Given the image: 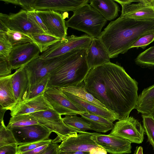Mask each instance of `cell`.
<instances>
[{
    "label": "cell",
    "instance_id": "obj_1",
    "mask_svg": "<svg viewBox=\"0 0 154 154\" xmlns=\"http://www.w3.org/2000/svg\"><path fill=\"white\" fill-rule=\"evenodd\" d=\"M83 82L86 90L118 116H129L135 109L138 83L123 67L110 62L90 69Z\"/></svg>",
    "mask_w": 154,
    "mask_h": 154
},
{
    "label": "cell",
    "instance_id": "obj_2",
    "mask_svg": "<svg viewBox=\"0 0 154 154\" xmlns=\"http://www.w3.org/2000/svg\"><path fill=\"white\" fill-rule=\"evenodd\" d=\"M154 32V21L138 20L120 16L111 21L99 38L110 58L126 53L139 38Z\"/></svg>",
    "mask_w": 154,
    "mask_h": 154
},
{
    "label": "cell",
    "instance_id": "obj_3",
    "mask_svg": "<svg viewBox=\"0 0 154 154\" xmlns=\"http://www.w3.org/2000/svg\"><path fill=\"white\" fill-rule=\"evenodd\" d=\"M86 50L75 49L68 52L64 62L50 75L48 87L62 88L82 82L90 70L86 60Z\"/></svg>",
    "mask_w": 154,
    "mask_h": 154
},
{
    "label": "cell",
    "instance_id": "obj_4",
    "mask_svg": "<svg viewBox=\"0 0 154 154\" xmlns=\"http://www.w3.org/2000/svg\"><path fill=\"white\" fill-rule=\"evenodd\" d=\"M107 20L90 4L84 5L75 11L66 21L67 27L85 33L93 38H99Z\"/></svg>",
    "mask_w": 154,
    "mask_h": 154
},
{
    "label": "cell",
    "instance_id": "obj_5",
    "mask_svg": "<svg viewBox=\"0 0 154 154\" xmlns=\"http://www.w3.org/2000/svg\"><path fill=\"white\" fill-rule=\"evenodd\" d=\"M30 114L36 118L39 124L57 134V137L52 140V143L62 142L71 135L82 132L66 125L64 122L61 116L52 109Z\"/></svg>",
    "mask_w": 154,
    "mask_h": 154
},
{
    "label": "cell",
    "instance_id": "obj_6",
    "mask_svg": "<svg viewBox=\"0 0 154 154\" xmlns=\"http://www.w3.org/2000/svg\"><path fill=\"white\" fill-rule=\"evenodd\" d=\"M8 28L27 35L45 33L29 17L27 11L22 9L9 15L0 13V32L5 33Z\"/></svg>",
    "mask_w": 154,
    "mask_h": 154
},
{
    "label": "cell",
    "instance_id": "obj_7",
    "mask_svg": "<svg viewBox=\"0 0 154 154\" xmlns=\"http://www.w3.org/2000/svg\"><path fill=\"white\" fill-rule=\"evenodd\" d=\"M44 95L52 109L61 116L88 113L84 107L69 99L60 88L48 86Z\"/></svg>",
    "mask_w": 154,
    "mask_h": 154
},
{
    "label": "cell",
    "instance_id": "obj_8",
    "mask_svg": "<svg viewBox=\"0 0 154 154\" xmlns=\"http://www.w3.org/2000/svg\"><path fill=\"white\" fill-rule=\"evenodd\" d=\"M92 39V37L86 34L80 36L74 35L66 36L50 46L39 57L47 59L58 57L75 49L87 50Z\"/></svg>",
    "mask_w": 154,
    "mask_h": 154
},
{
    "label": "cell",
    "instance_id": "obj_9",
    "mask_svg": "<svg viewBox=\"0 0 154 154\" xmlns=\"http://www.w3.org/2000/svg\"><path fill=\"white\" fill-rule=\"evenodd\" d=\"M68 53L56 57L42 59L38 57L25 66L29 80V86L40 81L50 75L61 65L66 59Z\"/></svg>",
    "mask_w": 154,
    "mask_h": 154
},
{
    "label": "cell",
    "instance_id": "obj_10",
    "mask_svg": "<svg viewBox=\"0 0 154 154\" xmlns=\"http://www.w3.org/2000/svg\"><path fill=\"white\" fill-rule=\"evenodd\" d=\"M122 7L120 16L154 21V0H114Z\"/></svg>",
    "mask_w": 154,
    "mask_h": 154
},
{
    "label": "cell",
    "instance_id": "obj_11",
    "mask_svg": "<svg viewBox=\"0 0 154 154\" xmlns=\"http://www.w3.org/2000/svg\"><path fill=\"white\" fill-rule=\"evenodd\" d=\"M112 130L109 134L123 138L131 143L140 144L143 141V126L133 117L129 116L119 120Z\"/></svg>",
    "mask_w": 154,
    "mask_h": 154
},
{
    "label": "cell",
    "instance_id": "obj_12",
    "mask_svg": "<svg viewBox=\"0 0 154 154\" xmlns=\"http://www.w3.org/2000/svg\"><path fill=\"white\" fill-rule=\"evenodd\" d=\"M40 51L34 42H29L13 47L8 59L12 70L25 66L38 57Z\"/></svg>",
    "mask_w": 154,
    "mask_h": 154
},
{
    "label": "cell",
    "instance_id": "obj_13",
    "mask_svg": "<svg viewBox=\"0 0 154 154\" xmlns=\"http://www.w3.org/2000/svg\"><path fill=\"white\" fill-rule=\"evenodd\" d=\"M18 145H25L49 138L52 131L39 124L9 129Z\"/></svg>",
    "mask_w": 154,
    "mask_h": 154
},
{
    "label": "cell",
    "instance_id": "obj_14",
    "mask_svg": "<svg viewBox=\"0 0 154 154\" xmlns=\"http://www.w3.org/2000/svg\"><path fill=\"white\" fill-rule=\"evenodd\" d=\"M97 133L82 132L71 135L59 145L58 152L81 151L89 152L92 148L100 147L91 139Z\"/></svg>",
    "mask_w": 154,
    "mask_h": 154
},
{
    "label": "cell",
    "instance_id": "obj_15",
    "mask_svg": "<svg viewBox=\"0 0 154 154\" xmlns=\"http://www.w3.org/2000/svg\"><path fill=\"white\" fill-rule=\"evenodd\" d=\"M92 139L100 147L111 154H123L131 152V143L123 138L97 133Z\"/></svg>",
    "mask_w": 154,
    "mask_h": 154
},
{
    "label": "cell",
    "instance_id": "obj_16",
    "mask_svg": "<svg viewBox=\"0 0 154 154\" xmlns=\"http://www.w3.org/2000/svg\"><path fill=\"white\" fill-rule=\"evenodd\" d=\"M51 35L61 39L67 35V27L63 15L52 10H36Z\"/></svg>",
    "mask_w": 154,
    "mask_h": 154
},
{
    "label": "cell",
    "instance_id": "obj_17",
    "mask_svg": "<svg viewBox=\"0 0 154 154\" xmlns=\"http://www.w3.org/2000/svg\"><path fill=\"white\" fill-rule=\"evenodd\" d=\"M90 0H35L33 8L36 10H52L57 12H74L88 4Z\"/></svg>",
    "mask_w": 154,
    "mask_h": 154
},
{
    "label": "cell",
    "instance_id": "obj_18",
    "mask_svg": "<svg viewBox=\"0 0 154 154\" xmlns=\"http://www.w3.org/2000/svg\"><path fill=\"white\" fill-rule=\"evenodd\" d=\"M109 54L101 40L93 38L86 50V60L90 69L110 62Z\"/></svg>",
    "mask_w": 154,
    "mask_h": 154
},
{
    "label": "cell",
    "instance_id": "obj_19",
    "mask_svg": "<svg viewBox=\"0 0 154 154\" xmlns=\"http://www.w3.org/2000/svg\"><path fill=\"white\" fill-rule=\"evenodd\" d=\"M52 109L44 94L17 103L10 111L11 116L30 114Z\"/></svg>",
    "mask_w": 154,
    "mask_h": 154
},
{
    "label": "cell",
    "instance_id": "obj_20",
    "mask_svg": "<svg viewBox=\"0 0 154 154\" xmlns=\"http://www.w3.org/2000/svg\"><path fill=\"white\" fill-rule=\"evenodd\" d=\"M12 74L0 78V107L11 111L17 103L12 87Z\"/></svg>",
    "mask_w": 154,
    "mask_h": 154
},
{
    "label": "cell",
    "instance_id": "obj_21",
    "mask_svg": "<svg viewBox=\"0 0 154 154\" xmlns=\"http://www.w3.org/2000/svg\"><path fill=\"white\" fill-rule=\"evenodd\" d=\"M25 66L18 69L12 74L11 78L13 91L17 103L23 100L29 86V80Z\"/></svg>",
    "mask_w": 154,
    "mask_h": 154
},
{
    "label": "cell",
    "instance_id": "obj_22",
    "mask_svg": "<svg viewBox=\"0 0 154 154\" xmlns=\"http://www.w3.org/2000/svg\"><path fill=\"white\" fill-rule=\"evenodd\" d=\"M135 109L138 113L154 116V85L143 90L138 96Z\"/></svg>",
    "mask_w": 154,
    "mask_h": 154
},
{
    "label": "cell",
    "instance_id": "obj_23",
    "mask_svg": "<svg viewBox=\"0 0 154 154\" xmlns=\"http://www.w3.org/2000/svg\"><path fill=\"white\" fill-rule=\"evenodd\" d=\"M90 5L107 20H112L119 16V8L113 0H90Z\"/></svg>",
    "mask_w": 154,
    "mask_h": 154
},
{
    "label": "cell",
    "instance_id": "obj_24",
    "mask_svg": "<svg viewBox=\"0 0 154 154\" xmlns=\"http://www.w3.org/2000/svg\"><path fill=\"white\" fill-rule=\"evenodd\" d=\"M63 93L71 100L84 107L88 113L103 117L112 122L116 120H119L117 116L107 109L98 107L72 95Z\"/></svg>",
    "mask_w": 154,
    "mask_h": 154
},
{
    "label": "cell",
    "instance_id": "obj_25",
    "mask_svg": "<svg viewBox=\"0 0 154 154\" xmlns=\"http://www.w3.org/2000/svg\"><path fill=\"white\" fill-rule=\"evenodd\" d=\"M80 115L89 123L91 130L97 132L105 133L112 130L114 125L110 120L101 116L88 113Z\"/></svg>",
    "mask_w": 154,
    "mask_h": 154
},
{
    "label": "cell",
    "instance_id": "obj_26",
    "mask_svg": "<svg viewBox=\"0 0 154 154\" xmlns=\"http://www.w3.org/2000/svg\"><path fill=\"white\" fill-rule=\"evenodd\" d=\"M60 88L63 92L72 95L100 107L106 108L104 105L86 90L83 81L75 86Z\"/></svg>",
    "mask_w": 154,
    "mask_h": 154
},
{
    "label": "cell",
    "instance_id": "obj_27",
    "mask_svg": "<svg viewBox=\"0 0 154 154\" xmlns=\"http://www.w3.org/2000/svg\"><path fill=\"white\" fill-rule=\"evenodd\" d=\"M29 35L38 47L41 53L45 51L51 45L61 39L46 33L33 34Z\"/></svg>",
    "mask_w": 154,
    "mask_h": 154
},
{
    "label": "cell",
    "instance_id": "obj_28",
    "mask_svg": "<svg viewBox=\"0 0 154 154\" xmlns=\"http://www.w3.org/2000/svg\"><path fill=\"white\" fill-rule=\"evenodd\" d=\"M50 75L45 76L38 82L28 87L23 100L31 99L43 94L48 87Z\"/></svg>",
    "mask_w": 154,
    "mask_h": 154
},
{
    "label": "cell",
    "instance_id": "obj_29",
    "mask_svg": "<svg viewBox=\"0 0 154 154\" xmlns=\"http://www.w3.org/2000/svg\"><path fill=\"white\" fill-rule=\"evenodd\" d=\"M64 123L69 127L82 132L91 130L89 123L82 117L76 115H66L62 118Z\"/></svg>",
    "mask_w": 154,
    "mask_h": 154
},
{
    "label": "cell",
    "instance_id": "obj_30",
    "mask_svg": "<svg viewBox=\"0 0 154 154\" xmlns=\"http://www.w3.org/2000/svg\"><path fill=\"white\" fill-rule=\"evenodd\" d=\"M39 124L36 118L30 114L12 116L7 126L8 129Z\"/></svg>",
    "mask_w": 154,
    "mask_h": 154
},
{
    "label": "cell",
    "instance_id": "obj_31",
    "mask_svg": "<svg viewBox=\"0 0 154 154\" xmlns=\"http://www.w3.org/2000/svg\"><path fill=\"white\" fill-rule=\"evenodd\" d=\"M135 63L142 67L154 66V46L140 54L134 60Z\"/></svg>",
    "mask_w": 154,
    "mask_h": 154
},
{
    "label": "cell",
    "instance_id": "obj_32",
    "mask_svg": "<svg viewBox=\"0 0 154 154\" xmlns=\"http://www.w3.org/2000/svg\"><path fill=\"white\" fill-rule=\"evenodd\" d=\"M5 34L13 47L28 43L33 42L29 35L11 30L8 28Z\"/></svg>",
    "mask_w": 154,
    "mask_h": 154
},
{
    "label": "cell",
    "instance_id": "obj_33",
    "mask_svg": "<svg viewBox=\"0 0 154 154\" xmlns=\"http://www.w3.org/2000/svg\"><path fill=\"white\" fill-rule=\"evenodd\" d=\"M141 116L144 132L147 135L148 141L154 149V116L143 115Z\"/></svg>",
    "mask_w": 154,
    "mask_h": 154
},
{
    "label": "cell",
    "instance_id": "obj_34",
    "mask_svg": "<svg viewBox=\"0 0 154 154\" xmlns=\"http://www.w3.org/2000/svg\"><path fill=\"white\" fill-rule=\"evenodd\" d=\"M14 143H17L12 132L5 126L4 120L0 121V147Z\"/></svg>",
    "mask_w": 154,
    "mask_h": 154
},
{
    "label": "cell",
    "instance_id": "obj_35",
    "mask_svg": "<svg viewBox=\"0 0 154 154\" xmlns=\"http://www.w3.org/2000/svg\"><path fill=\"white\" fill-rule=\"evenodd\" d=\"M13 48L5 33L0 32V56L8 58Z\"/></svg>",
    "mask_w": 154,
    "mask_h": 154
},
{
    "label": "cell",
    "instance_id": "obj_36",
    "mask_svg": "<svg viewBox=\"0 0 154 154\" xmlns=\"http://www.w3.org/2000/svg\"><path fill=\"white\" fill-rule=\"evenodd\" d=\"M154 41V32L148 33L139 38L131 46L129 49L139 47L144 49Z\"/></svg>",
    "mask_w": 154,
    "mask_h": 154
},
{
    "label": "cell",
    "instance_id": "obj_37",
    "mask_svg": "<svg viewBox=\"0 0 154 154\" xmlns=\"http://www.w3.org/2000/svg\"><path fill=\"white\" fill-rule=\"evenodd\" d=\"M52 140L48 138L25 145H19L18 146L17 154L32 150L41 146L51 143Z\"/></svg>",
    "mask_w": 154,
    "mask_h": 154
},
{
    "label": "cell",
    "instance_id": "obj_38",
    "mask_svg": "<svg viewBox=\"0 0 154 154\" xmlns=\"http://www.w3.org/2000/svg\"><path fill=\"white\" fill-rule=\"evenodd\" d=\"M6 4H12L19 5L22 7L27 12L35 11L33 8L35 0H0Z\"/></svg>",
    "mask_w": 154,
    "mask_h": 154
},
{
    "label": "cell",
    "instance_id": "obj_39",
    "mask_svg": "<svg viewBox=\"0 0 154 154\" xmlns=\"http://www.w3.org/2000/svg\"><path fill=\"white\" fill-rule=\"evenodd\" d=\"M12 70L8 58L0 56V78L11 75Z\"/></svg>",
    "mask_w": 154,
    "mask_h": 154
},
{
    "label": "cell",
    "instance_id": "obj_40",
    "mask_svg": "<svg viewBox=\"0 0 154 154\" xmlns=\"http://www.w3.org/2000/svg\"><path fill=\"white\" fill-rule=\"evenodd\" d=\"M27 13L29 17L33 21L37 26L43 30L45 33L50 34L42 20L36 13L35 11H27Z\"/></svg>",
    "mask_w": 154,
    "mask_h": 154
},
{
    "label": "cell",
    "instance_id": "obj_41",
    "mask_svg": "<svg viewBox=\"0 0 154 154\" xmlns=\"http://www.w3.org/2000/svg\"><path fill=\"white\" fill-rule=\"evenodd\" d=\"M18 145L14 143L0 147V154H17Z\"/></svg>",
    "mask_w": 154,
    "mask_h": 154
},
{
    "label": "cell",
    "instance_id": "obj_42",
    "mask_svg": "<svg viewBox=\"0 0 154 154\" xmlns=\"http://www.w3.org/2000/svg\"><path fill=\"white\" fill-rule=\"evenodd\" d=\"M50 144H47L41 146L32 150L19 154H41L46 150Z\"/></svg>",
    "mask_w": 154,
    "mask_h": 154
},
{
    "label": "cell",
    "instance_id": "obj_43",
    "mask_svg": "<svg viewBox=\"0 0 154 154\" xmlns=\"http://www.w3.org/2000/svg\"><path fill=\"white\" fill-rule=\"evenodd\" d=\"M59 145L57 143H52L49 145L46 150L41 154H58V149Z\"/></svg>",
    "mask_w": 154,
    "mask_h": 154
},
{
    "label": "cell",
    "instance_id": "obj_44",
    "mask_svg": "<svg viewBox=\"0 0 154 154\" xmlns=\"http://www.w3.org/2000/svg\"><path fill=\"white\" fill-rule=\"evenodd\" d=\"M90 154H107V152L103 148L97 147L91 149L89 151Z\"/></svg>",
    "mask_w": 154,
    "mask_h": 154
},
{
    "label": "cell",
    "instance_id": "obj_45",
    "mask_svg": "<svg viewBox=\"0 0 154 154\" xmlns=\"http://www.w3.org/2000/svg\"><path fill=\"white\" fill-rule=\"evenodd\" d=\"M58 154H89V152L81 151L60 152Z\"/></svg>",
    "mask_w": 154,
    "mask_h": 154
},
{
    "label": "cell",
    "instance_id": "obj_46",
    "mask_svg": "<svg viewBox=\"0 0 154 154\" xmlns=\"http://www.w3.org/2000/svg\"><path fill=\"white\" fill-rule=\"evenodd\" d=\"M134 154H143L142 147L141 146H137L134 151Z\"/></svg>",
    "mask_w": 154,
    "mask_h": 154
},
{
    "label": "cell",
    "instance_id": "obj_47",
    "mask_svg": "<svg viewBox=\"0 0 154 154\" xmlns=\"http://www.w3.org/2000/svg\"><path fill=\"white\" fill-rule=\"evenodd\" d=\"M6 111V109L0 107V121L3 120L4 115Z\"/></svg>",
    "mask_w": 154,
    "mask_h": 154
},
{
    "label": "cell",
    "instance_id": "obj_48",
    "mask_svg": "<svg viewBox=\"0 0 154 154\" xmlns=\"http://www.w3.org/2000/svg\"><path fill=\"white\" fill-rule=\"evenodd\" d=\"M89 154H90V152H89Z\"/></svg>",
    "mask_w": 154,
    "mask_h": 154
}]
</instances>
